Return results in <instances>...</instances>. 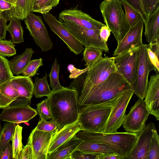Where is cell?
<instances>
[{
  "label": "cell",
  "mask_w": 159,
  "mask_h": 159,
  "mask_svg": "<svg viewBox=\"0 0 159 159\" xmlns=\"http://www.w3.org/2000/svg\"><path fill=\"white\" fill-rule=\"evenodd\" d=\"M148 159H159V136L156 128L153 130Z\"/></svg>",
  "instance_id": "8d00e7d4"
},
{
  "label": "cell",
  "mask_w": 159,
  "mask_h": 159,
  "mask_svg": "<svg viewBox=\"0 0 159 159\" xmlns=\"http://www.w3.org/2000/svg\"><path fill=\"white\" fill-rule=\"evenodd\" d=\"M153 122H150L138 134L136 141L124 159H148V155L153 130L155 128Z\"/></svg>",
  "instance_id": "5bb4252c"
},
{
  "label": "cell",
  "mask_w": 159,
  "mask_h": 159,
  "mask_svg": "<svg viewBox=\"0 0 159 159\" xmlns=\"http://www.w3.org/2000/svg\"><path fill=\"white\" fill-rule=\"evenodd\" d=\"M96 159H123L121 155L116 153L98 154Z\"/></svg>",
  "instance_id": "f5cc1de1"
},
{
  "label": "cell",
  "mask_w": 159,
  "mask_h": 159,
  "mask_svg": "<svg viewBox=\"0 0 159 159\" xmlns=\"http://www.w3.org/2000/svg\"><path fill=\"white\" fill-rule=\"evenodd\" d=\"M22 129L18 124L17 125L11 140L14 159H17L23 147L22 141Z\"/></svg>",
  "instance_id": "d6a6232c"
},
{
  "label": "cell",
  "mask_w": 159,
  "mask_h": 159,
  "mask_svg": "<svg viewBox=\"0 0 159 159\" xmlns=\"http://www.w3.org/2000/svg\"><path fill=\"white\" fill-rule=\"evenodd\" d=\"M117 97L104 102L80 107L78 121L82 130L103 133Z\"/></svg>",
  "instance_id": "277c9868"
},
{
  "label": "cell",
  "mask_w": 159,
  "mask_h": 159,
  "mask_svg": "<svg viewBox=\"0 0 159 159\" xmlns=\"http://www.w3.org/2000/svg\"><path fill=\"white\" fill-rule=\"evenodd\" d=\"M120 0H104L99 8L104 22L112 33L117 43L130 28Z\"/></svg>",
  "instance_id": "8992f818"
},
{
  "label": "cell",
  "mask_w": 159,
  "mask_h": 159,
  "mask_svg": "<svg viewBox=\"0 0 159 159\" xmlns=\"http://www.w3.org/2000/svg\"><path fill=\"white\" fill-rule=\"evenodd\" d=\"M82 141L75 135L55 151L48 154L47 159H71V155Z\"/></svg>",
  "instance_id": "cb8c5ba5"
},
{
  "label": "cell",
  "mask_w": 159,
  "mask_h": 159,
  "mask_svg": "<svg viewBox=\"0 0 159 159\" xmlns=\"http://www.w3.org/2000/svg\"><path fill=\"white\" fill-rule=\"evenodd\" d=\"M12 144L9 142L0 156V159H14Z\"/></svg>",
  "instance_id": "681fc988"
},
{
  "label": "cell",
  "mask_w": 159,
  "mask_h": 159,
  "mask_svg": "<svg viewBox=\"0 0 159 159\" xmlns=\"http://www.w3.org/2000/svg\"><path fill=\"white\" fill-rule=\"evenodd\" d=\"M148 55L152 64L156 70V74L159 72V40L148 44Z\"/></svg>",
  "instance_id": "e575fe53"
},
{
  "label": "cell",
  "mask_w": 159,
  "mask_h": 159,
  "mask_svg": "<svg viewBox=\"0 0 159 159\" xmlns=\"http://www.w3.org/2000/svg\"><path fill=\"white\" fill-rule=\"evenodd\" d=\"M130 89V85L119 73H113L91 91L80 107L109 101Z\"/></svg>",
  "instance_id": "3957f363"
},
{
  "label": "cell",
  "mask_w": 159,
  "mask_h": 159,
  "mask_svg": "<svg viewBox=\"0 0 159 159\" xmlns=\"http://www.w3.org/2000/svg\"><path fill=\"white\" fill-rule=\"evenodd\" d=\"M61 23L85 47L95 48L109 52L107 43L100 38V30L87 29L70 22Z\"/></svg>",
  "instance_id": "30bf717a"
},
{
  "label": "cell",
  "mask_w": 159,
  "mask_h": 159,
  "mask_svg": "<svg viewBox=\"0 0 159 159\" xmlns=\"http://www.w3.org/2000/svg\"><path fill=\"white\" fill-rule=\"evenodd\" d=\"M43 60L41 58L31 60L21 74L24 76L31 77L34 76L39 67L43 65Z\"/></svg>",
  "instance_id": "f35d334b"
},
{
  "label": "cell",
  "mask_w": 159,
  "mask_h": 159,
  "mask_svg": "<svg viewBox=\"0 0 159 159\" xmlns=\"http://www.w3.org/2000/svg\"><path fill=\"white\" fill-rule=\"evenodd\" d=\"M14 5L4 0H0V13L7 21H9L11 17L12 10Z\"/></svg>",
  "instance_id": "ee69618b"
},
{
  "label": "cell",
  "mask_w": 159,
  "mask_h": 159,
  "mask_svg": "<svg viewBox=\"0 0 159 159\" xmlns=\"http://www.w3.org/2000/svg\"><path fill=\"white\" fill-rule=\"evenodd\" d=\"M125 2L129 5L139 13L144 21L147 18L143 9L141 0H120Z\"/></svg>",
  "instance_id": "f6af8a7d"
},
{
  "label": "cell",
  "mask_w": 159,
  "mask_h": 159,
  "mask_svg": "<svg viewBox=\"0 0 159 159\" xmlns=\"http://www.w3.org/2000/svg\"><path fill=\"white\" fill-rule=\"evenodd\" d=\"M36 111L41 120H48L52 119V116L47 98L37 104Z\"/></svg>",
  "instance_id": "60d3db41"
},
{
  "label": "cell",
  "mask_w": 159,
  "mask_h": 159,
  "mask_svg": "<svg viewBox=\"0 0 159 159\" xmlns=\"http://www.w3.org/2000/svg\"><path fill=\"white\" fill-rule=\"evenodd\" d=\"M148 44H143L140 50L139 65L135 81L131 88L139 99L143 100L146 96L150 72L156 70L151 63L147 53Z\"/></svg>",
  "instance_id": "ba28073f"
},
{
  "label": "cell",
  "mask_w": 159,
  "mask_h": 159,
  "mask_svg": "<svg viewBox=\"0 0 159 159\" xmlns=\"http://www.w3.org/2000/svg\"><path fill=\"white\" fill-rule=\"evenodd\" d=\"M48 75L46 72L45 75L42 78H35L34 83L33 94L35 97L40 98L44 96L48 97L52 92L48 84L47 79Z\"/></svg>",
  "instance_id": "83f0119b"
},
{
  "label": "cell",
  "mask_w": 159,
  "mask_h": 159,
  "mask_svg": "<svg viewBox=\"0 0 159 159\" xmlns=\"http://www.w3.org/2000/svg\"><path fill=\"white\" fill-rule=\"evenodd\" d=\"M6 1H7L9 2H10L12 4H13L14 5L15 4L16 0H4Z\"/></svg>",
  "instance_id": "db71d44e"
},
{
  "label": "cell",
  "mask_w": 159,
  "mask_h": 159,
  "mask_svg": "<svg viewBox=\"0 0 159 159\" xmlns=\"http://www.w3.org/2000/svg\"><path fill=\"white\" fill-rule=\"evenodd\" d=\"M37 114L36 110L31 107L30 105H10L3 109L0 115V120L19 124L28 122Z\"/></svg>",
  "instance_id": "2e32d148"
},
{
  "label": "cell",
  "mask_w": 159,
  "mask_h": 159,
  "mask_svg": "<svg viewBox=\"0 0 159 159\" xmlns=\"http://www.w3.org/2000/svg\"><path fill=\"white\" fill-rule=\"evenodd\" d=\"M54 132H48L33 129L27 143L31 147L33 159H47L48 150Z\"/></svg>",
  "instance_id": "e0dca14e"
},
{
  "label": "cell",
  "mask_w": 159,
  "mask_h": 159,
  "mask_svg": "<svg viewBox=\"0 0 159 159\" xmlns=\"http://www.w3.org/2000/svg\"><path fill=\"white\" fill-rule=\"evenodd\" d=\"M58 18L61 23L70 22L91 29L100 30L102 26L105 25L76 8L62 11L59 14Z\"/></svg>",
  "instance_id": "9a60e30c"
},
{
  "label": "cell",
  "mask_w": 159,
  "mask_h": 159,
  "mask_svg": "<svg viewBox=\"0 0 159 159\" xmlns=\"http://www.w3.org/2000/svg\"></svg>",
  "instance_id": "9f6ffc18"
},
{
  "label": "cell",
  "mask_w": 159,
  "mask_h": 159,
  "mask_svg": "<svg viewBox=\"0 0 159 159\" xmlns=\"http://www.w3.org/2000/svg\"><path fill=\"white\" fill-rule=\"evenodd\" d=\"M147 41L152 43L159 40V7L143 21Z\"/></svg>",
  "instance_id": "7402d4cb"
},
{
  "label": "cell",
  "mask_w": 159,
  "mask_h": 159,
  "mask_svg": "<svg viewBox=\"0 0 159 159\" xmlns=\"http://www.w3.org/2000/svg\"><path fill=\"white\" fill-rule=\"evenodd\" d=\"M31 11V0H16L11 17L23 20Z\"/></svg>",
  "instance_id": "f1b7e54d"
},
{
  "label": "cell",
  "mask_w": 159,
  "mask_h": 159,
  "mask_svg": "<svg viewBox=\"0 0 159 159\" xmlns=\"http://www.w3.org/2000/svg\"><path fill=\"white\" fill-rule=\"evenodd\" d=\"M60 65L56 58L53 63L48 76L50 80V86L52 91L63 89L64 87L60 84L59 80V73L60 71Z\"/></svg>",
  "instance_id": "836d02e7"
},
{
  "label": "cell",
  "mask_w": 159,
  "mask_h": 159,
  "mask_svg": "<svg viewBox=\"0 0 159 159\" xmlns=\"http://www.w3.org/2000/svg\"><path fill=\"white\" fill-rule=\"evenodd\" d=\"M134 94L133 91L130 89L117 97L103 133L116 132L123 125L126 108Z\"/></svg>",
  "instance_id": "9c48e42d"
},
{
  "label": "cell",
  "mask_w": 159,
  "mask_h": 159,
  "mask_svg": "<svg viewBox=\"0 0 159 159\" xmlns=\"http://www.w3.org/2000/svg\"><path fill=\"white\" fill-rule=\"evenodd\" d=\"M144 100L150 114L159 120V74L151 75Z\"/></svg>",
  "instance_id": "ffe728a7"
},
{
  "label": "cell",
  "mask_w": 159,
  "mask_h": 159,
  "mask_svg": "<svg viewBox=\"0 0 159 159\" xmlns=\"http://www.w3.org/2000/svg\"><path fill=\"white\" fill-rule=\"evenodd\" d=\"M143 11L147 18L159 7V0H141Z\"/></svg>",
  "instance_id": "7bdbcfd3"
},
{
  "label": "cell",
  "mask_w": 159,
  "mask_h": 159,
  "mask_svg": "<svg viewBox=\"0 0 159 159\" xmlns=\"http://www.w3.org/2000/svg\"><path fill=\"white\" fill-rule=\"evenodd\" d=\"M143 100L139 99L125 115L123 127L127 132L140 133L146 126V122L149 115Z\"/></svg>",
  "instance_id": "7c38bea8"
},
{
  "label": "cell",
  "mask_w": 159,
  "mask_h": 159,
  "mask_svg": "<svg viewBox=\"0 0 159 159\" xmlns=\"http://www.w3.org/2000/svg\"><path fill=\"white\" fill-rule=\"evenodd\" d=\"M75 136L82 141L103 143L112 146L121 152L124 159L134 144L138 134L127 132L105 133L82 130Z\"/></svg>",
  "instance_id": "5b68a950"
},
{
  "label": "cell",
  "mask_w": 159,
  "mask_h": 159,
  "mask_svg": "<svg viewBox=\"0 0 159 159\" xmlns=\"http://www.w3.org/2000/svg\"><path fill=\"white\" fill-rule=\"evenodd\" d=\"M89 67H86L83 69L80 70L75 68L74 65L70 64L67 67L68 71L70 73L69 78L70 79L76 78L83 73L88 70Z\"/></svg>",
  "instance_id": "7dc6e473"
},
{
  "label": "cell",
  "mask_w": 159,
  "mask_h": 159,
  "mask_svg": "<svg viewBox=\"0 0 159 159\" xmlns=\"http://www.w3.org/2000/svg\"><path fill=\"white\" fill-rule=\"evenodd\" d=\"M98 154L84 152L76 150L71 155V159H96Z\"/></svg>",
  "instance_id": "bcb514c9"
},
{
  "label": "cell",
  "mask_w": 159,
  "mask_h": 159,
  "mask_svg": "<svg viewBox=\"0 0 159 159\" xmlns=\"http://www.w3.org/2000/svg\"><path fill=\"white\" fill-rule=\"evenodd\" d=\"M11 82L17 91L19 96L10 105H30L33 95L34 83L31 77L25 76H14Z\"/></svg>",
  "instance_id": "d6986e66"
},
{
  "label": "cell",
  "mask_w": 159,
  "mask_h": 159,
  "mask_svg": "<svg viewBox=\"0 0 159 159\" xmlns=\"http://www.w3.org/2000/svg\"><path fill=\"white\" fill-rule=\"evenodd\" d=\"M17 159H33L32 149L29 144L27 143L23 147Z\"/></svg>",
  "instance_id": "c3c4849f"
},
{
  "label": "cell",
  "mask_w": 159,
  "mask_h": 159,
  "mask_svg": "<svg viewBox=\"0 0 159 159\" xmlns=\"http://www.w3.org/2000/svg\"><path fill=\"white\" fill-rule=\"evenodd\" d=\"M18 96V93L10 80L0 84V108L3 109L9 106Z\"/></svg>",
  "instance_id": "484cf974"
},
{
  "label": "cell",
  "mask_w": 159,
  "mask_h": 159,
  "mask_svg": "<svg viewBox=\"0 0 159 159\" xmlns=\"http://www.w3.org/2000/svg\"><path fill=\"white\" fill-rule=\"evenodd\" d=\"M111 32L106 25L101 27L100 30L99 36L103 42L107 43Z\"/></svg>",
  "instance_id": "816d5d0a"
},
{
  "label": "cell",
  "mask_w": 159,
  "mask_h": 159,
  "mask_svg": "<svg viewBox=\"0 0 159 159\" xmlns=\"http://www.w3.org/2000/svg\"><path fill=\"white\" fill-rule=\"evenodd\" d=\"M76 150L94 154L116 153L123 156L122 153L118 149L103 143L82 141Z\"/></svg>",
  "instance_id": "603a6c76"
},
{
  "label": "cell",
  "mask_w": 159,
  "mask_h": 159,
  "mask_svg": "<svg viewBox=\"0 0 159 159\" xmlns=\"http://www.w3.org/2000/svg\"><path fill=\"white\" fill-rule=\"evenodd\" d=\"M20 20L12 17L7 25L8 31L11 37V41L15 44H19L24 42V30L21 25Z\"/></svg>",
  "instance_id": "4316f807"
},
{
  "label": "cell",
  "mask_w": 159,
  "mask_h": 159,
  "mask_svg": "<svg viewBox=\"0 0 159 159\" xmlns=\"http://www.w3.org/2000/svg\"><path fill=\"white\" fill-rule=\"evenodd\" d=\"M13 76L9 61L4 57L0 55V84L10 80Z\"/></svg>",
  "instance_id": "d590c367"
},
{
  "label": "cell",
  "mask_w": 159,
  "mask_h": 159,
  "mask_svg": "<svg viewBox=\"0 0 159 159\" xmlns=\"http://www.w3.org/2000/svg\"><path fill=\"white\" fill-rule=\"evenodd\" d=\"M57 128L56 123L52 119L48 121L40 120L35 128L38 130L48 132H54Z\"/></svg>",
  "instance_id": "b9f144b4"
},
{
  "label": "cell",
  "mask_w": 159,
  "mask_h": 159,
  "mask_svg": "<svg viewBox=\"0 0 159 159\" xmlns=\"http://www.w3.org/2000/svg\"><path fill=\"white\" fill-rule=\"evenodd\" d=\"M60 0H31V11L43 15L48 13L56 6Z\"/></svg>",
  "instance_id": "4dcf8cb0"
},
{
  "label": "cell",
  "mask_w": 159,
  "mask_h": 159,
  "mask_svg": "<svg viewBox=\"0 0 159 159\" xmlns=\"http://www.w3.org/2000/svg\"><path fill=\"white\" fill-rule=\"evenodd\" d=\"M144 22L141 17L137 23L130 28L121 41L118 43L113 56L116 57L130 49L141 47Z\"/></svg>",
  "instance_id": "ac0fdd59"
},
{
  "label": "cell",
  "mask_w": 159,
  "mask_h": 159,
  "mask_svg": "<svg viewBox=\"0 0 159 159\" xmlns=\"http://www.w3.org/2000/svg\"><path fill=\"white\" fill-rule=\"evenodd\" d=\"M102 50L93 47H85L83 52V60L85 66L90 67L94 62L102 57Z\"/></svg>",
  "instance_id": "1f68e13d"
},
{
  "label": "cell",
  "mask_w": 159,
  "mask_h": 159,
  "mask_svg": "<svg viewBox=\"0 0 159 159\" xmlns=\"http://www.w3.org/2000/svg\"><path fill=\"white\" fill-rule=\"evenodd\" d=\"M125 8V14L130 28L134 25L141 17L140 14L125 2H122Z\"/></svg>",
  "instance_id": "74e56055"
},
{
  "label": "cell",
  "mask_w": 159,
  "mask_h": 159,
  "mask_svg": "<svg viewBox=\"0 0 159 159\" xmlns=\"http://www.w3.org/2000/svg\"><path fill=\"white\" fill-rule=\"evenodd\" d=\"M7 21L0 13V40L5 39L7 31Z\"/></svg>",
  "instance_id": "f907efd6"
},
{
  "label": "cell",
  "mask_w": 159,
  "mask_h": 159,
  "mask_svg": "<svg viewBox=\"0 0 159 159\" xmlns=\"http://www.w3.org/2000/svg\"><path fill=\"white\" fill-rule=\"evenodd\" d=\"M34 51L31 48H26L21 54L15 56L9 62L13 74L18 75L22 73L31 61Z\"/></svg>",
  "instance_id": "d4e9b609"
},
{
  "label": "cell",
  "mask_w": 159,
  "mask_h": 159,
  "mask_svg": "<svg viewBox=\"0 0 159 159\" xmlns=\"http://www.w3.org/2000/svg\"><path fill=\"white\" fill-rule=\"evenodd\" d=\"M44 20L50 29L66 44L71 52L78 55L84 50V46L51 13L43 15Z\"/></svg>",
  "instance_id": "4fadbf2b"
},
{
  "label": "cell",
  "mask_w": 159,
  "mask_h": 159,
  "mask_svg": "<svg viewBox=\"0 0 159 159\" xmlns=\"http://www.w3.org/2000/svg\"><path fill=\"white\" fill-rule=\"evenodd\" d=\"M104 56L89 67L87 71L74 79L69 87L76 91L80 107L94 87L105 80L111 74L117 72L114 57Z\"/></svg>",
  "instance_id": "7a4b0ae2"
},
{
  "label": "cell",
  "mask_w": 159,
  "mask_h": 159,
  "mask_svg": "<svg viewBox=\"0 0 159 159\" xmlns=\"http://www.w3.org/2000/svg\"><path fill=\"white\" fill-rule=\"evenodd\" d=\"M18 124L9 122L4 123L0 133V156L7 144L11 140Z\"/></svg>",
  "instance_id": "f546056e"
},
{
  "label": "cell",
  "mask_w": 159,
  "mask_h": 159,
  "mask_svg": "<svg viewBox=\"0 0 159 159\" xmlns=\"http://www.w3.org/2000/svg\"><path fill=\"white\" fill-rule=\"evenodd\" d=\"M0 120H0V132L1 131V130L2 129V126Z\"/></svg>",
  "instance_id": "11a10c76"
},
{
  "label": "cell",
  "mask_w": 159,
  "mask_h": 159,
  "mask_svg": "<svg viewBox=\"0 0 159 159\" xmlns=\"http://www.w3.org/2000/svg\"><path fill=\"white\" fill-rule=\"evenodd\" d=\"M141 47L130 49L114 57L117 72L131 87L136 80Z\"/></svg>",
  "instance_id": "52a82bcc"
},
{
  "label": "cell",
  "mask_w": 159,
  "mask_h": 159,
  "mask_svg": "<svg viewBox=\"0 0 159 159\" xmlns=\"http://www.w3.org/2000/svg\"><path fill=\"white\" fill-rule=\"evenodd\" d=\"M82 130L81 124L78 120L58 131L54 132L49 145L48 154L56 150L70 139L77 132Z\"/></svg>",
  "instance_id": "44dd1931"
},
{
  "label": "cell",
  "mask_w": 159,
  "mask_h": 159,
  "mask_svg": "<svg viewBox=\"0 0 159 159\" xmlns=\"http://www.w3.org/2000/svg\"><path fill=\"white\" fill-rule=\"evenodd\" d=\"M16 54V49L11 40H0V55L10 57Z\"/></svg>",
  "instance_id": "ab89813d"
},
{
  "label": "cell",
  "mask_w": 159,
  "mask_h": 159,
  "mask_svg": "<svg viewBox=\"0 0 159 159\" xmlns=\"http://www.w3.org/2000/svg\"><path fill=\"white\" fill-rule=\"evenodd\" d=\"M47 99L52 119L57 126L55 131L78 120L80 107L77 93L75 89L64 87L52 91Z\"/></svg>",
  "instance_id": "6da1fadb"
},
{
  "label": "cell",
  "mask_w": 159,
  "mask_h": 159,
  "mask_svg": "<svg viewBox=\"0 0 159 159\" xmlns=\"http://www.w3.org/2000/svg\"><path fill=\"white\" fill-rule=\"evenodd\" d=\"M24 19L30 34L42 51L47 52L52 48L53 44L43 21L42 17L31 11Z\"/></svg>",
  "instance_id": "8fae6325"
}]
</instances>
